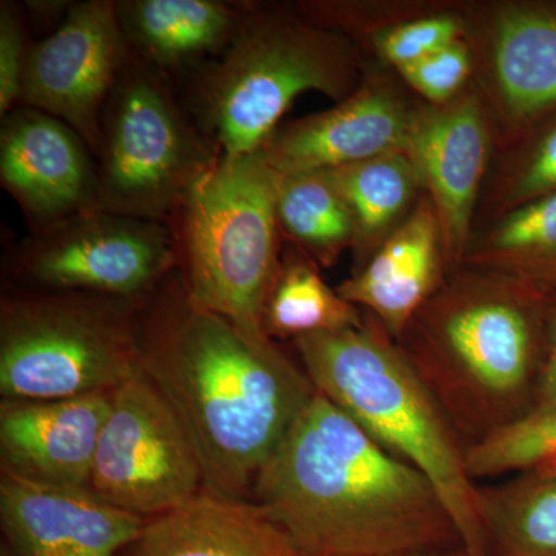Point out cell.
Returning a JSON list of instances; mask_svg holds the SVG:
<instances>
[{"instance_id": "obj_20", "label": "cell", "mask_w": 556, "mask_h": 556, "mask_svg": "<svg viewBox=\"0 0 556 556\" xmlns=\"http://www.w3.org/2000/svg\"><path fill=\"white\" fill-rule=\"evenodd\" d=\"M130 53L167 73L192 67L229 46L247 5L219 0L118 2Z\"/></svg>"}, {"instance_id": "obj_16", "label": "cell", "mask_w": 556, "mask_h": 556, "mask_svg": "<svg viewBox=\"0 0 556 556\" xmlns=\"http://www.w3.org/2000/svg\"><path fill=\"white\" fill-rule=\"evenodd\" d=\"M0 519L16 556H115L146 522L90 486L43 484L10 473L0 481Z\"/></svg>"}, {"instance_id": "obj_29", "label": "cell", "mask_w": 556, "mask_h": 556, "mask_svg": "<svg viewBox=\"0 0 556 556\" xmlns=\"http://www.w3.org/2000/svg\"><path fill=\"white\" fill-rule=\"evenodd\" d=\"M475 67L471 42L456 40L430 56L397 70V75L430 105H444L467 89Z\"/></svg>"}, {"instance_id": "obj_19", "label": "cell", "mask_w": 556, "mask_h": 556, "mask_svg": "<svg viewBox=\"0 0 556 556\" xmlns=\"http://www.w3.org/2000/svg\"><path fill=\"white\" fill-rule=\"evenodd\" d=\"M126 551V556H302L257 503L207 489L146 519Z\"/></svg>"}, {"instance_id": "obj_22", "label": "cell", "mask_w": 556, "mask_h": 556, "mask_svg": "<svg viewBox=\"0 0 556 556\" xmlns=\"http://www.w3.org/2000/svg\"><path fill=\"white\" fill-rule=\"evenodd\" d=\"M325 172L353 214L358 269L412 214L422 197V179L405 152Z\"/></svg>"}, {"instance_id": "obj_6", "label": "cell", "mask_w": 556, "mask_h": 556, "mask_svg": "<svg viewBox=\"0 0 556 556\" xmlns=\"http://www.w3.org/2000/svg\"><path fill=\"white\" fill-rule=\"evenodd\" d=\"M181 281L193 305L257 340L280 268L277 174L255 152L219 156L170 219Z\"/></svg>"}, {"instance_id": "obj_14", "label": "cell", "mask_w": 556, "mask_h": 556, "mask_svg": "<svg viewBox=\"0 0 556 556\" xmlns=\"http://www.w3.org/2000/svg\"><path fill=\"white\" fill-rule=\"evenodd\" d=\"M0 178L36 230L94 208L97 164L62 121L28 108L2 119Z\"/></svg>"}, {"instance_id": "obj_32", "label": "cell", "mask_w": 556, "mask_h": 556, "mask_svg": "<svg viewBox=\"0 0 556 556\" xmlns=\"http://www.w3.org/2000/svg\"><path fill=\"white\" fill-rule=\"evenodd\" d=\"M415 556H468L464 548H455V551L447 552H438V554H426V555H415Z\"/></svg>"}, {"instance_id": "obj_31", "label": "cell", "mask_w": 556, "mask_h": 556, "mask_svg": "<svg viewBox=\"0 0 556 556\" xmlns=\"http://www.w3.org/2000/svg\"><path fill=\"white\" fill-rule=\"evenodd\" d=\"M554 405H556V291L548 295L546 365H544L536 408L554 407Z\"/></svg>"}, {"instance_id": "obj_17", "label": "cell", "mask_w": 556, "mask_h": 556, "mask_svg": "<svg viewBox=\"0 0 556 556\" xmlns=\"http://www.w3.org/2000/svg\"><path fill=\"white\" fill-rule=\"evenodd\" d=\"M110 393L5 401L0 405L3 473L43 484L90 486Z\"/></svg>"}, {"instance_id": "obj_8", "label": "cell", "mask_w": 556, "mask_h": 556, "mask_svg": "<svg viewBox=\"0 0 556 556\" xmlns=\"http://www.w3.org/2000/svg\"><path fill=\"white\" fill-rule=\"evenodd\" d=\"M124 299L58 291L10 299L0 321V393L50 401L110 393L142 367V327Z\"/></svg>"}, {"instance_id": "obj_27", "label": "cell", "mask_w": 556, "mask_h": 556, "mask_svg": "<svg viewBox=\"0 0 556 556\" xmlns=\"http://www.w3.org/2000/svg\"><path fill=\"white\" fill-rule=\"evenodd\" d=\"M511 149L493 201L500 215L556 192V113Z\"/></svg>"}, {"instance_id": "obj_2", "label": "cell", "mask_w": 556, "mask_h": 556, "mask_svg": "<svg viewBox=\"0 0 556 556\" xmlns=\"http://www.w3.org/2000/svg\"><path fill=\"white\" fill-rule=\"evenodd\" d=\"M142 324V369L185 424L211 492L251 500L317 393L274 340L193 305L181 278Z\"/></svg>"}, {"instance_id": "obj_21", "label": "cell", "mask_w": 556, "mask_h": 556, "mask_svg": "<svg viewBox=\"0 0 556 556\" xmlns=\"http://www.w3.org/2000/svg\"><path fill=\"white\" fill-rule=\"evenodd\" d=\"M478 496L490 556H556V457Z\"/></svg>"}, {"instance_id": "obj_12", "label": "cell", "mask_w": 556, "mask_h": 556, "mask_svg": "<svg viewBox=\"0 0 556 556\" xmlns=\"http://www.w3.org/2000/svg\"><path fill=\"white\" fill-rule=\"evenodd\" d=\"M419 108L387 73L367 70L351 97L327 112L278 126L260 153L277 175L332 170L407 153Z\"/></svg>"}, {"instance_id": "obj_13", "label": "cell", "mask_w": 556, "mask_h": 556, "mask_svg": "<svg viewBox=\"0 0 556 556\" xmlns=\"http://www.w3.org/2000/svg\"><path fill=\"white\" fill-rule=\"evenodd\" d=\"M489 104L467 87L444 105H420L407 155L430 197L441 226L450 274L463 268L471 223L492 148Z\"/></svg>"}, {"instance_id": "obj_30", "label": "cell", "mask_w": 556, "mask_h": 556, "mask_svg": "<svg viewBox=\"0 0 556 556\" xmlns=\"http://www.w3.org/2000/svg\"><path fill=\"white\" fill-rule=\"evenodd\" d=\"M28 51L20 11L11 2L0 7V116L2 119L20 104L22 79Z\"/></svg>"}, {"instance_id": "obj_1", "label": "cell", "mask_w": 556, "mask_h": 556, "mask_svg": "<svg viewBox=\"0 0 556 556\" xmlns=\"http://www.w3.org/2000/svg\"><path fill=\"white\" fill-rule=\"evenodd\" d=\"M302 556H415L464 548L426 475L314 394L255 482Z\"/></svg>"}, {"instance_id": "obj_25", "label": "cell", "mask_w": 556, "mask_h": 556, "mask_svg": "<svg viewBox=\"0 0 556 556\" xmlns=\"http://www.w3.org/2000/svg\"><path fill=\"white\" fill-rule=\"evenodd\" d=\"M277 218L283 240L320 268H331L354 247L353 214L325 170L277 175Z\"/></svg>"}, {"instance_id": "obj_15", "label": "cell", "mask_w": 556, "mask_h": 556, "mask_svg": "<svg viewBox=\"0 0 556 556\" xmlns=\"http://www.w3.org/2000/svg\"><path fill=\"white\" fill-rule=\"evenodd\" d=\"M485 90L510 148L555 115L556 0H517L492 10Z\"/></svg>"}, {"instance_id": "obj_4", "label": "cell", "mask_w": 556, "mask_h": 556, "mask_svg": "<svg viewBox=\"0 0 556 556\" xmlns=\"http://www.w3.org/2000/svg\"><path fill=\"white\" fill-rule=\"evenodd\" d=\"M292 343L318 394L437 486L466 554L490 556L466 445L379 320Z\"/></svg>"}, {"instance_id": "obj_18", "label": "cell", "mask_w": 556, "mask_h": 556, "mask_svg": "<svg viewBox=\"0 0 556 556\" xmlns=\"http://www.w3.org/2000/svg\"><path fill=\"white\" fill-rule=\"evenodd\" d=\"M450 276L437 211L424 192L390 239L336 289L397 340Z\"/></svg>"}, {"instance_id": "obj_3", "label": "cell", "mask_w": 556, "mask_h": 556, "mask_svg": "<svg viewBox=\"0 0 556 556\" xmlns=\"http://www.w3.org/2000/svg\"><path fill=\"white\" fill-rule=\"evenodd\" d=\"M548 295L518 278L460 268L396 340L467 450L536 408Z\"/></svg>"}, {"instance_id": "obj_23", "label": "cell", "mask_w": 556, "mask_h": 556, "mask_svg": "<svg viewBox=\"0 0 556 556\" xmlns=\"http://www.w3.org/2000/svg\"><path fill=\"white\" fill-rule=\"evenodd\" d=\"M463 268L501 274L556 291V192L500 215L471 240Z\"/></svg>"}, {"instance_id": "obj_9", "label": "cell", "mask_w": 556, "mask_h": 556, "mask_svg": "<svg viewBox=\"0 0 556 556\" xmlns=\"http://www.w3.org/2000/svg\"><path fill=\"white\" fill-rule=\"evenodd\" d=\"M90 489L144 519L182 506L206 489L185 424L142 367L112 391Z\"/></svg>"}, {"instance_id": "obj_7", "label": "cell", "mask_w": 556, "mask_h": 556, "mask_svg": "<svg viewBox=\"0 0 556 556\" xmlns=\"http://www.w3.org/2000/svg\"><path fill=\"white\" fill-rule=\"evenodd\" d=\"M219 156L167 73L130 53L102 115L94 208L170 223Z\"/></svg>"}, {"instance_id": "obj_5", "label": "cell", "mask_w": 556, "mask_h": 556, "mask_svg": "<svg viewBox=\"0 0 556 556\" xmlns=\"http://www.w3.org/2000/svg\"><path fill=\"white\" fill-rule=\"evenodd\" d=\"M365 73L361 50L342 33L311 24L295 9L251 3L229 46L200 76L190 113L223 156L251 155L300 94L342 102Z\"/></svg>"}, {"instance_id": "obj_10", "label": "cell", "mask_w": 556, "mask_h": 556, "mask_svg": "<svg viewBox=\"0 0 556 556\" xmlns=\"http://www.w3.org/2000/svg\"><path fill=\"white\" fill-rule=\"evenodd\" d=\"M17 268L40 287L130 300L179 265L169 223L87 208L35 230L16 254Z\"/></svg>"}, {"instance_id": "obj_33", "label": "cell", "mask_w": 556, "mask_h": 556, "mask_svg": "<svg viewBox=\"0 0 556 556\" xmlns=\"http://www.w3.org/2000/svg\"><path fill=\"white\" fill-rule=\"evenodd\" d=\"M2 556H10L9 554H5V552H3Z\"/></svg>"}, {"instance_id": "obj_24", "label": "cell", "mask_w": 556, "mask_h": 556, "mask_svg": "<svg viewBox=\"0 0 556 556\" xmlns=\"http://www.w3.org/2000/svg\"><path fill=\"white\" fill-rule=\"evenodd\" d=\"M288 243V241H287ZM320 266L289 243L263 309V329L274 342L361 327L365 313L329 288Z\"/></svg>"}, {"instance_id": "obj_11", "label": "cell", "mask_w": 556, "mask_h": 556, "mask_svg": "<svg viewBox=\"0 0 556 556\" xmlns=\"http://www.w3.org/2000/svg\"><path fill=\"white\" fill-rule=\"evenodd\" d=\"M129 60L118 2L73 3L56 31L30 47L20 105L67 124L97 156L105 105Z\"/></svg>"}, {"instance_id": "obj_28", "label": "cell", "mask_w": 556, "mask_h": 556, "mask_svg": "<svg viewBox=\"0 0 556 556\" xmlns=\"http://www.w3.org/2000/svg\"><path fill=\"white\" fill-rule=\"evenodd\" d=\"M470 22L460 13L433 10L368 36L369 47L388 67L401 70L456 40L468 38Z\"/></svg>"}, {"instance_id": "obj_26", "label": "cell", "mask_w": 556, "mask_h": 556, "mask_svg": "<svg viewBox=\"0 0 556 556\" xmlns=\"http://www.w3.org/2000/svg\"><path fill=\"white\" fill-rule=\"evenodd\" d=\"M556 457V405L535 408L518 422L467 450V467L478 479L518 473Z\"/></svg>"}]
</instances>
